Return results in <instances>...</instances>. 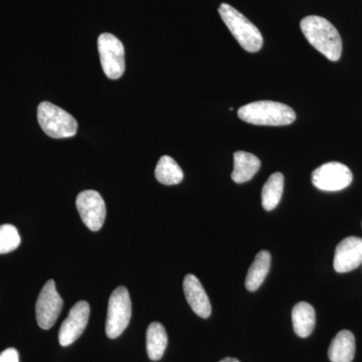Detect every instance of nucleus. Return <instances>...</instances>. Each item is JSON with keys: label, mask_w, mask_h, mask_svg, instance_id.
<instances>
[{"label": "nucleus", "mask_w": 362, "mask_h": 362, "mask_svg": "<svg viewBox=\"0 0 362 362\" xmlns=\"http://www.w3.org/2000/svg\"><path fill=\"white\" fill-rule=\"evenodd\" d=\"M168 342V333L164 326L159 322L150 324L146 332V349L151 361H157L162 358Z\"/></svg>", "instance_id": "f3484780"}, {"label": "nucleus", "mask_w": 362, "mask_h": 362, "mask_svg": "<svg viewBox=\"0 0 362 362\" xmlns=\"http://www.w3.org/2000/svg\"><path fill=\"white\" fill-rule=\"evenodd\" d=\"M21 240L20 233L16 226H0V254H7L18 249Z\"/></svg>", "instance_id": "aec40b11"}, {"label": "nucleus", "mask_w": 362, "mask_h": 362, "mask_svg": "<svg viewBox=\"0 0 362 362\" xmlns=\"http://www.w3.org/2000/svg\"><path fill=\"white\" fill-rule=\"evenodd\" d=\"M261 168V160L246 151H237L233 154L232 180L235 183H245L251 180Z\"/></svg>", "instance_id": "4468645a"}, {"label": "nucleus", "mask_w": 362, "mask_h": 362, "mask_svg": "<svg viewBox=\"0 0 362 362\" xmlns=\"http://www.w3.org/2000/svg\"><path fill=\"white\" fill-rule=\"evenodd\" d=\"M183 291L192 310L202 318H209L211 305L201 281L192 274H188L183 280Z\"/></svg>", "instance_id": "f8f14e48"}, {"label": "nucleus", "mask_w": 362, "mask_h": 362, "mask_svg": "<svg viewBox=\"0 0 362 362\" xmlns=\"http://www.w3.org/2000/svg\"><path fill=\"white\" fill-rule=\"evenodd\" d=\"M271 267V255L268 251L258 252L255 261L252 262L246 278V288L249 291L258 290L263 284Z\"/></svg>", "instance_id": "dca6fc26"}, {"label": "nucleus", "mask_w": 362, "mask_h": 362, "mask_svg": "<svg viewBox=\"0 0 362 362\" xmlns=\"http://www.w3.org/2000/svg\"><path fill=\"white\" fill-rule=\"evenodd\" d=\"M132 303L129 292L124 286H119L109 299L106 319V334L111 339L120 337L129 325Z\"/></svg>", "instance_id": "39448f33"}, {"label": "nucleus", "mask_w": 362, "mask_h": 362, "mask_svg": "<svg viewBox=\"0 0 362 362\" xmlns=\"http://www.w3.org/2000/svg\"><path fill=\"white\" fill-rule=\"evenodd\" d=\"M156 177L164 185H175L183 180V171L173 157L162 156L156 168Z\"/></svg>", "instance_id": "6ab92c4d"}, {"label": "nucleus", "mask_w": 362, "mask_h": 362, "mask_svg": "<svg viewBox=\"0 0 362 362\" xmlns=\"http://www.w3.org/2000/svg\"><path fill=\"white\" fill-rule=\"evenodd\" d=\"M64 301L57 291L56 283L49 280L45 283L37 298L35 313L40 328L47 330L54 325L63 310Z\"/></svg>", "instance_id": "6e6552de"}, {"label": "nucleus", "mask_w": 362, "mask_h": 362, "mask_svg": "<svg viewBox=\"0 0 362 362\" xmlns=\"http://www.w3.org/2000/svg\"><path fill=\"white\" fill-rule=\"evenodd\" d=\"M98 51L105 75L117 80L125 71V49L122 42L112 33H102L98 37Z\"/></svg>", "instance_id": "423d86ee"}, {"label": "nucleus", "mask_w": 362, "mask_h": 362, "mask_svg": "<svg viewBox=\"0 0 362 362\" xmlns=\"http://www.w3.org/2000/svg\"><path fill=\"white\" fill-rule=\"evenodd\" d=\"M356 356V338L349 330L338 332L328 349L331 362H351Z\"/></svg>", "instance_id": "ddd939ff"}, {"label": "nucleus", "mask_w": 362, "mask_h": 362, "mask_svg": "<svg viewBox=\"0 0 362 362\" xmlns=\"http://www.w3.org/2000/svg\"><path fill=\"white\" fill-rule=\"evenodd\" d=\"M293 328L298 337H308L315 327V309L306 302H300L295 305L292 310Z\"/></svg>", "instance_id": "2eb2a0df"}, {"label": "nucleus", "mask_w": 362, "mask_h": 362, "mask_svg": "<svg viewBox=\"0 0 362 362\" xmlns=\"http://www.w3.org/2000/svg\"><path fill=\"white\" fill-rule=\"evenodd\" d=\"M362 265V239L349 237L342 240L335 250L334 270L337 273H349Z\"/></svg>", "instance_id": "9b49d317"}, {"label": "nucleus", "mask_w": 362, "mask_h": 362, "mask_svg": "<svg viewBox=\"0 0 362 362\" xmlns=\"http://www.w3.org/2000/svg\"><path fill=\"white\" fill-rule=\"evenodd\" d=\"M220 362H240L239 359L233 358V357H226V358L221 359Z\"/></svg>", "instance_id": "4be33fe9"}, {"label": "nucleus", "mask_w": 362, "mask_h": 362, "mask_svg": "<svg viewBox=\"0 0 362 362\" xmlns=\"http://www.w3.org/2000/svg\"><path fill=\"white\" fill-rule=\"evenodd\" d=\"M352 180L350 169L339 162H328L312 173L314 187L323 192H339L349 187Z\"/></svg>", "instance_id": "0eeeda50"}, {"label": "nucleus", "mask_w": 362, "mask_h": 362, "mask_svg": "<svg viewBox=\"0 0 362 362\" xmlns=\"http://www.w3.org/2000/svg\"><path fill=\"white\" fill-rule=\"evenodd\" d=\"M302 33L312 47L332 62L339 61L342 40L334 25L321 16H309L300 23Z\"/></svg>", "instance_id": "f257e3e1"}, {"label": "nucleus", "mask_w": 362, "mask_h": 362, "mask_svg": "<svg viewBox=\"0 0 362 362\" xmlns=\"http://www.w3.org/2000/svg\"><path fill=\"white\" fill-rule=\"evenodd\" d=\"M90 317V305L80 301L74 305L59 331V342L62 346L73 344L84 332Z\"/></svg>", "instance_id": "9d476101"}, {"label": "nucleus", "mask_w": 362, "mask_h": 362, "mask_svg": "<svg viewBox=\"0 0 362 362\" xmlns=\"http://www.w3.org/2000/svg\"><path fill=\"white\" fill-rule=\"evenodd\" d=\"M0 362H20L18 350L7 349L0 354Z\"/></svg>", "instance_id": "412c9836"}, {"label": "nucleus", "mask_w": 362, "mask_h": 362, "mask_svg": "<svg viewBox=\"0 0 362 362\" xmlns=\"http://www.w3.org/2000/svg\"><path fill=\"white\" fill-rule=\"evenodd\" d=\"M76 206L83 223L92 232L101 230L106 218V204L103 197L96 190H85L80 192Z\"/></svg>", "instance_id": "1a4fd4ad"}, {"label": "nucleus", "mask_w": 362, "mask_h": 362, "mask_svg": "<svg viewBox=\"0 0 362 362\" xmlns=\"http://www.w3.org/2000/svg\"><path fill=\"white\" fill-rule=\"evenodd\" d=\"M37 121L45 134L54 139L77 134V120L64 109L49 102H42L37 107Z\"/></svg>", "instance_id": "20e7f679"}, {"label": "nucleus", "mask_w": 362, "mask_h": 362, "mask_svg": "<svg viewBox=\"0 0 362 362\" xmlns=\"http://www.w3.org/2000/svg\"><path fill=\"white\" fill-rule=\"evenodd\" d=\"M238 115L244 122L259 126L290 125L296 119L291 107L279 102L258 101L240 107Z\"/></svg>", "instance_id": "f03ea898"}, {"label": "nucleus", "mask_w": 362, "mask_h": 362, "mask_svg": "<svg viewBox=\"0 0 362 362\" xmlns=\"http://www.w3.org/2000/svg\"><path fill=\"white\" fill-rule=\"evenodd\" d=\"M218 13L221 20L245 51L256 52L262 49L263 35L258 28L247 20L244 14L228 4H221L218 7Z\"/></svg>", "instance_id": "7ed1b4c3"}, {"label": "nucleus", "mask_w": 362, "mask_h": 362, "mask_svg": "<svg viewBox=\"0 0 362 362\" xmlns=\"http://www.w3.org/2000/svg\"><path fill=\"white\" fill-rule=\"evenodd\" d=\"M284 190V175L280 173H274L264 185L262 189V206L270 211L277 207L282 199Z\"/></svg>", "instance_id": "a211bd4d"}]
</instances>
